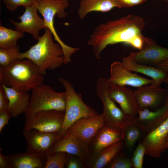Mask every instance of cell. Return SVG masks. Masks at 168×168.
<instances>
[{
    "instance_id": "26",
    "label": "cell",
    "mask_w": 168,
    "mask_h": 168,
    "mask_svg": "<svg viewBox=\"0 0 168 168\" xmlns=\"http://www.w3.org/2000/svg\"><path fill=\"white\" fill-rule=\"evenodd\" d=\"M68 154L58 152L46 155V161L44 168H65Z\"/></svg>"
},
{
    "instance_id": "15",
    "label": "cell",
    "mask_w": 168,
    "mask_h": 168,
    "mask_svg": "<svg viewBox=\"0 0 168 168\" xmlns=\"http://www.w3.org/2000/svg\"><path fill=\"white\" fill-rule=\"evenodd\" d=\"M38 10L36 3L33 5L25 7L23 14L17 17L21 20L18 22L9 20L15 26V30L27 32L32 35L33 38L38 40L40 36V31L47 28L44 19L38 15Z\"/></svg>"
},
{
    "instance_id": "10",
    "label": "cell",
    "mask_w": 168,
    "mask_h": 168,
    "mask_svg": "<svg viewBox=\"0 0 168 168\" xmlns=\"http://www.w3.org/2000/svg\"><path fill=\"white\" fill-rule=\"evenodd\" d=\"M129 55L137 63L154 66L168 60V49L158 45L153 39L144 37L142 48Z\"/></svg>"
},
{
    "instance_id": "29",
    "label": "cell",
    "mask_w": 168,
    "mask_h": 168,
    "mask_svg": "<svg viewBox=\"0 0 168 168\" xmlns=\"http://www.w3.org/2000/svg\"><path fill=\"white\" fill-rule=\"evenodd\" d=\"M133 167L132 160L124 157L119 152L105 167L107 168H131Z\"/></svg>"
},
{
    "instance_id": "12",
    "label": "cell",
    "mask_w": 168,
    "mask_h": 168,
    "mask_svg": "<svg viewBox=\"0 0 168 168\" xmlns=\"http://www.w3.org/2000/svg\"><path fill=\"white\" fill-rule=\"evenodd\" d=\"M147 133L140 142L145 146V155L154 158L160 157L166 149L168 116L159 125Z\"/></svg>"
},
{
    "instance_id": "17",
    "label": "cell",
    "mask_w": 168,
    "mask_h": 168,
    "mask_svg": "<svg viewBox=\"0 0 168 168\" xmlns=\"http://www.w3.org/2000/svg\"><path fill=\"white\" fill-rule=\"evenodd\" d=\"M134 91L138 110L156 107L166 97L167 90L150 85L138 87Z\"/></svg>"
},
{
    "instance_id": "21",
    "label": "cell",
    "mask_w": 168,
    "mask_h": 168,
    "mask_svg": "<svg viewBox=\"0 0 168 168\" xmlns=\"http://www.w3.org/2000/svg\"><path fill=\"white\" fill-rule=\"evenodd\" d=\"M2 85L8 99V110L12 117L15 118L21 114L25 113L30 103L31 96L29 93Z\"/></svg>"
},
{
    "instance_id": "11",
    "label": "cell",
    "mask_w": 168,
    "mask_h": 168,
    "mask_svg": "<svg viewBox=\"0 0 168 168\" xmlns=\"http://www.w3.org/2000/svg\"><path fill=\"white\" fill-rule=\"evenodd\" d=\"M23 134L28 143L27 151L40 156H45L58 140V133L44 132L35 129L24 130Z\"/></svg>"
},
{
    "instance_id": "1",
    "label": "cell",
    "mask_w": 168,
    "mask_h": 168,
    "mask_svg": "<svg viewBox=\"0 0 168 168\" xmlns=\"http://www.w3.org/2000/svg\"><path fill=\"white\" fill-rule=\"evenodd\" d=\"M145 23L139 16L129 15L99 24L94 29L88 41L95 57L99 59L102 51L108 45L119 43L140 49L144 36L142 31Z\"/></svg>"
},
{
    "instance_id": "36",
    "label": "cell",
    "mask_w": 168,
    "mask_h": 168,
    "mask_svg": "<svg viewBox=\"0 0 168 168\" xmlns=\"http://www.w3.org/2000/svg\"><path fill=\"white\" fill-rule=\"evenodd\" d=\"M0 168H11L7 160L4 157V155L0 152Z\"/></svg>"
},
{
    "instance_id": "25",
    "label": "cell",
    "mask_w": 168,
    "mask_h": 168,
    "mask_svg": "<svg viewBox=\"0 0 168 168\" xmlns=\"http://www.w3.org/2000/svg\"><path fill=\"white\" fill-rule=\"evenodd\" d=\"M23 32L0 25V48H8L17 45V42L24 36Z\"/></svg>"
},
{
    "instance_id": "5",
    "label": "cell",
    "mask_w": 168,
    "mask_h": 168,
    "mask_svg": "<svg viewBox=\"0 0 168 168\" xmlns=\"http://www.w3.org/2000/svg\"><path fill=\"white\" fill-rule=\"evenodd\" d=\"M31 91L30 105L24 113L26 120L42 111L56 110L65 111V91L57 92L51 86L42 84L33 88Z\"/></svg>"
},
{
    "instance_id": "40",
    "label": "cell",
    "mask_w": 168,
    "mask_h": 168,
    "mask_svg": "<svg viewBox=\"0 0 168 168\" xmlns=\"http://www.w3.org/2000/svg\"><path fill=\"white\" fill-rule=\"evenodd\" d=\"M167 91H168V85H167ZM167 100L168 101V97L167 98Z\"/></svg>"
},
{
    "instance_id": "14",
    "label": "cell",
    "mask_w": 168,
    "mask_h": 168,
    "mask_svg": "<svg viewBox=\"0 0 168 168\" xmlns=\"http://www.w3.org/2000/svg\"><path fill=\"white\" fill-rule=\"evenodd\" d=\"M58 152L76 156L82 161L87 159L90 156L88 143L77 136L67 133L57 141L46 155Z\"/></svg>"
},
{
    "instance_id": "6",
    "label": "cell",
    "mask_w": 168,
    "mask_h": 168,
    "mask_svg": "<svg viewBox=\"0 0 168 168\" xmlns=\"http://www.w3.org/2000/svg\"><path fill=\"white\" fill-rule=\"evenodd\" d=\"M59 81L65 89L66 105L62 127L58 133V140L65 133L68 128L73 123L81 118L94 116L98 115L96 111L85 104L81 95L77 93L71 83L60 77Z\"/></svg>"
},
{
    "instance_id": "28",
    "label": "cell",
    "mask_w": 168,
    "mask_h": 168,
    "mask_svg": "<svg viewBox=\"0 0 168 168\" xmlns=\"http://www.w3.org/2000/svg\"><path fill=\"white\" fill-rule=\"evenodd\" d=\"M142 130L135 123L128 126L123 132V140L126 146L131 149L140 137Z\"/></svg>"
},
{
    "instance_id": "33",
    "label": "cell",
    "mask_w": 168,
    "mask_h": 168,
    "mask_svg": "<svg viewBox=\"0 0 168 168\" xmlns=\"http://www.w3.org/2000/svg\"><path fill=\"white\" fill-rule=\"evenodd\" d=\"M118 8L128 7L141 4L147 0H114Z\"/></svg>"
},
{
    "instance_id": "3",
    "label": "cell",
    "mask_w": 168,
    "mask_h": 168,
    "mask_svg": "<svg viewBox=\"0 0 168 168\" xmlns=\"http://www.w3.org/2000/svg\"><path fill=\"white\" fill-rule=\"evenodd\" d=\"M52 32L48 28L38 42L26 52L20 53L19 60L32 61L45 75L47 70H54L64 64L63 52L60 45L55 42Z\"/></svg>"
},
{
    "instance_id": "2",
    "label": "cell",
    "mask_w": 168,
    "mask_h": 168,
    "mask_svg": "<svg viewBox=\"0 0 168 168\" xmlns=\"http://www.w3.org/2000/svg\"><path fill=\"white\" fill-rule=\"evenodd\" d=\"M45 75L31 60H18L6 66H0V83L29 93L43 84Z\"/></svg>"
},
{
    "instance_id": "30",
    "label": "cell",
    "mask_w": 168,
    "mask_h": 168,
    "mask_svg": "<svg viewBox=\"0 0 168 168\" xmlns=\"http://www.w3.org/2000/svg\"><path fill=\"white\" fill-rule=\"evenodd\" d=\"M145 149L144 145L140 142L134 151L132 161L133 167L135 168H142Z\"/></svg>"
},
{
    "instance_id": "24",
    "label": "cell",
    "mask_w": 168,
    "mask_h": 168,
    "mask_svg": "<svg viewBox=\"0 0 168 168\" xmlns=\"http://www.w3.org/2000/svg\"><path fill=\"white\" fill-rule=\"evenodd\" d=\"M118 6L114 0H81L77 10L80 19H84L92 12H106Z\"/></svg>"
},
{
    "instance_id": "13",
    "label": "cell",
    "mask_w": 168,
    "mask_h": 168,
    "mask_svg": "<svg viewBox=\"0 0 168 168\" xmlns=\"http://www.w3.org/2000/svg\"><path fill=\"white\" fill-rule=\"evenodd\" d=\"M109 83L121 86H130L139 87L151 85L152 79H148L139 76L127 69L122 62H115L110 67V76L108 79Z\"/></svg>"
},
{
    "instance_id": "34",
    "label": "cell",
    "mask_w": 168,
    "mask_h": 168,
    "mask_svg": "<svg viewBox=\"0 0 168 168\" xmlns=\"http://www.w3.org/2000/svg\"><path fill=\"white\" fill-rule=\"evenodd\" d=\"M82 160H79L73 157L72 155L68 154V159L66 163L65 168H81L83 166L82 163Z\"/></svg>"
},
{
    "instance_id": "8",
    "label": "cell",
    "mask_w": 168,
    "mask_h": 168,
    "mask_svg": "<svg viewBox=\"0 0 168 168\" xmlns=\"http://www.w3.org/2000/svg\"><path fill=\"white\" fill-rule=\"evenodd\" d=\"M65 111L49 110L39 112L26 120L24 130L34 128L44 132L58 133L63 126Z\"/></svg>"
},
{
    "instance_id": "4",
    "label": "cell",
    "mask_w": 168,
    "mask_h": 168,
    "mask_svg": "<svg viewBox=\"0 0 168 168\" xmlns=\"http://www.w3.org/2000/svg\"><path fill=\"white\" fill-rule=\"evenodd\" d=\"M38 11L42 16L46 27L52 32L54 40L58 43L63 52L65 64L69 63L72 55L79 49L69 46L64 43L59 37L55 29L54 19L55 16L63 19L67 15L66 9L69 6V0H37Z\"/></svg>"
},
{
    "instance_id": "18",
    "label": "cell",
    "mask_w": 168,
    "mask_h": 168,
    "mask_svg": "<svg viewBox=\"0 0 168 168\" xmlns=\"http://www.w3.org/2000/svg\"><path fill=\"white\" fill-rule=\"evenodd\" d=\"M138 116L135 118V124L142 131L147 133L157 126L168 116L167 98L164 105L155 111L148 108L138 111Z\"/></svg>"
},
{
    "instance_id": "31",
    "label": "cell",
    "mask_w": 168,
    "mask_h": 168,
    "mask_svg": "<svg viewBox=\"0 0 168 168\" xmlns=\"http://www.w3.org/2000/svg\"><path fill=\"white\" fill-rule=\"evenodd\" d=\"M7 9L12 12H14L20 6L25 7L33 5L37 0H2Z\"/></svg>"
},
{
    "instance_id": "19",
    "label": "cell",
    "mask_w": 168,
    "mask_h": 168,
    "mask_svg": "<svg viewBox=\"0 0 168 168\" xmlns=\"http://www.w3.org/2000/svg\"><path fill=\"white\" fill-rule=\"evenodd\" d=\"M124 139L123 132L106 124L100 129L92 142L90 150L93 154L103 149Z\"/></svg>"
},
{
    "instance_id": "41",
    "label": "cell",
    "mask_w": 168,
    "mask_h": 168,
    "mask_svg": "<svg viewBox=\"0 0 168 168\" xmlns=\"http://www.w3.org/2000/svg\"><path fill=\"white\" fill-rule=\"evenodd\" d=\"M0 1L2 0H0Z\"/></svg>"
},
{
    "instance_id": "37",
    "label": "cell",
    "mask_w": 168,
    "mask_h": 168,
    "mask_svg": "<svg viewBox=\"0 0 168 168\" xmlns=\"http://www.w3.org/2000/svg\"><path fill=\"white\" fill-rule=\"evenodd\" d=\"M153 66L164 72H168V60Z\"/></svg>"
},
{
    "instance_id": "42",
    "label": "cell",
    "mask_w": 168,
    "mask_h": 168,
    "mask_svg": "<svg viewBox=\"0 0 168 168\" xmlns=\"http://www.w3.org/2000/svg\"></svg>"
},
{
    "instance_id": "22",
    "label": "cell",
    "mask_w": 168,
    "mask_h": 168,
    "mask_svg": "<svg viewBox=\"0 0 168 168\" xmlns=\"http://www.w3.org/2000/svg\"><path fill=\"white\" fill-rule=\"evenodd\" d=\"M4 156L11 168H44L46 161L45 156L38 155L28 151Z\"/></svg>"
},
{
    "instance_id": "27",
    "label": "cell",
    "mask_w": 168,
    "mask_h": 168,
    "mask_svg": "<svg viewBox=\"0 0 168 168\" xmlns=\"http://www.w3.org/2000/svg\"><path fill=\"white\" fill-rule=\"evenodd\" d=\"M19 46L8 48H0V66H6L19 60L20 54Z\"/></svg>"
},
{
    "instance_id": "7",
    "label": "cell",
    "mask_w": 168,
    "mask_h": 168,
    "mask_svg": "<svg viewBox=\"0 0 168 168\" xmlns=\"http://www.w3.org/2000/svg\"><path fill=\"white\" fill-rule=\"evenodd\" d=\"M108 79L100 77L97 80L96 86L97 95L101 101L103 113L106 124L123 131L128 126L135 123L133 118L119 108L110 97L108 91Z\"/></svg>"
},
{
    "instance_id": "9",
    "label": "cell",
    "mask_w": 168,
    "mask_h": 168,
    "mask_svg": "<svg viewBox=\"0 0 168 168\" xmlns=\"http://www.w3.org/2000/svg\"><path fill=\"white\" fill-rule=\"evenodd\" d=\"M105 124L102 113L79 119L69 126L65 133L77 136L89 144Z\"/></svg>"
},
{
    "instance_id": "35",
    "label": "cell",
    "mask_w": 168,
    "mask_h": 168,
    "mask_svg": "<svg viewBox=\"0 0 168 168\" xmlns=\"http://www.w3.org/2000/svg\"><path fill=\"white\" fill-rule=\"evenodd\" d=\"M12 117L8 110L0 112V133L5 125L7 124Z\"/></svg>"
},
{
    "instance_id": "23",
    "label": "cell",
    "mask_w": 168,
    "mask_h": 168,
    "mask_svg": "<svg viewBox=\"0 0 168 168\" xmlns=\"http://www.w3.org/2000/svg\"><path fill=\"white\" fill-rule=\"evenodd\" d=\"M124 143L121 141L93 154L88 163L91 168H103L106 166L120 152Z\"/></svg>"
},
{
    "instance_id": "20",
    "label": "cell",
    "mask_w": 168,
    "mask_h": 168,
    "mask_svg": "<svg viewBox=\"0 0 168 168\" xmlns=\"http://www.w3.org/2000/svg\"><path fill=\"white\" fill-rule=\"evenodd\" d=\"M124 66L131 72L144 74L150 77L153 83L150 85L156 87H161L164 82L166 72H164L153 66L137 63L133 60L129 55L124 58L122 62Z\"/></svg>"
},
{
    "instance_id": "39",
    "label": "cell",
    "mask_w": 168,
    "mask_h": 168,
    "mask_svg": "<svg viewBox=\"0 0 168 168\" xmlns=\"http://www.w3.org/2000/svg\"><path fill=\"white\" fill-rule=\"evenodd\" d=\"M166 148H168V135L167 136L166 142Z\"/></svg>"
},
{
    "instance_id": "38",
    "label": "cell",
    "mask_w": 168,
    "mask_h": 168,
    "mask_svg": "<svg viewBox=\"0 0 168 168\" xmlns=\"http://www.w3.org/2000/svg\"><path fill=\"white\" fill-rule=\"evenodd\" d=\"M164 82L168 85V72H166V74Z\"/></svg>"
},
{
    "instance_id": "16",
    "label": "cell",
    "mask_w": 168,
    "mask_h": 168,
    "mask_svg": "<svg viewBox=\"0 0 168 168\" xmlns=\"http://www.w3.org/2000/svg\"><path fill=\"white\" fill-rule=\"evenodd\" d=\"M108 91L110 98L119 105L125 113L133 118L136 117L138 109L134 91L126 86L110 83Z\"/></svg>"
},
{
    "instance_id": "32",
    "label": "cell",
    "mask_w": 168,
    "mask_h": 168,
    "mask_svg": "<svg viewBox=\"0 0 168 168\" xmlns=\"http://www.w3.org/2000/svg\"><path fill=\"white\" fill-rule=\"evenodd\" d=\"M9 101L8 98L3 86L0 84V112L8 110Z\"/></svg>"
}]
</instances>
